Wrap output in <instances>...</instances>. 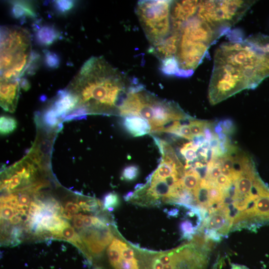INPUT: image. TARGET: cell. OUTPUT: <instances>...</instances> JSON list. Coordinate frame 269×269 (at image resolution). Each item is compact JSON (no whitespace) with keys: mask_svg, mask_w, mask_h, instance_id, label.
Here are the masks:
<instances>
[{"mask_svg":"<svg viewBox=\"0 0 269 269\" xmlns=\"http://www.w3.org/2000/svg\"><path fill=\"white\" fill-rule=\"evenodd\" d=\"M230 41L216 49L208 97L212 105L245 89H254L266 78L261 51L243 36H228Z\"/></svg>","mask_w":269,"mask_h":269,"instance_id":"1","label":"cell"},{"mask_svg":"<svg viewBox=\"0 0 269 269\" xmlns=\"http://www.w3.org/2000/svg\"><path fill=\"white\" fill-rule=\"evenodd\" d=\"M111 65L102 57L87 60L68 89L78 100L76 108L90 114H111L118 110L134 82Z\"/></svg>","mask_w":269,"mask_h":269,"instance_id":"2","label":"cell"},{"mask_svg":"<svg viewBox=\"0 0 269 269\" xmlns=\"http://www.w3.org/2000/svg\"><path fill=\"white\" fill-rule=\"evenodd\" d=\"M31 51L30 35L27 30L1 26L0 82H19Z\"/></svg>","mask_w":269,"mask_h":269,"instance_id":"3","label":"cell"},{"mask_svg":"<svg viewBox=\"0 0 269 269\" xmlns=\"http://www.w3.org/2000/svg\"><path fill=\"white\" fill-rule=\"evenodd\" d=\"M172 0H140L135 11L150 46L168 37L171 33Z\"/></svg>","mask_w":269,"mask_h":269,"instance_id":"4","label":"cell"},{"mask_svg":"<svg viewBox=\"0 0 269 269\" xmlns=\"http://www.w3.org/2000/svg\"><path fill=\"white\" fill-rule=\"evenodd\" d=\"M255 2L254 0H199L197 16L227 33Z\"/></svg>","mask_w":269,"mask_h":269,"instance_id":"5","label":"cell"},{"mask_svg":"<svg viewBox=\"0 0 269 269\" xmlns=\"http://www.w3.org/2000/svg\"><path fill=\"white\" fill-rule=\"evenodd\" d=\"M171 262L172 269H206L207 250L187 245L173 251Z\"/></svg>","mask_w":269,"mask_h":269,"instance_id":"6","label":"cell"},{"mask_svg":"<svg viewBox=\"0 0 269 269\" xmlns=\"http://www.w3.org/2000/svg\"><path fill=\"white\" fill-rule=\"evenodd\" d=\"M233 221L228 207L221 203L205 219L203 226L216 231L221 235H225L230 231Z\"/></svg>","mask_w":269,"mask_h":269,"instance_id":"7","label":"cell"},{"mask_svg":"<svg viewBox=\"0 0 269 269\" xmlns=\"http://www.w3.org/2000/svg\"><path fill=\"white\" fill-rule=\"evenodd\" d=\"M77 98L68 89L58 92L56 99L50 107L57 117L65 118L66 115L74 111L77 107Z\"/></svg>","mask_w":269,"mask_h":269,"instance_id":"8","label":"cell"},{"mask_svg":"<svg viewBox=\"0 0 269 269\" xmlns=\"http://www.w3.org/2000/svg\"><path fill=\"white\" fill-rule=\"evenodd\" d=\"M19 90V82H0V106L4 111L11 113L15 111Z\"/></svg>","mask_w":269,"mask_h":269,"instance_id":"9","label":"cell"},{"mask_svg":"<svg viewBox=\"0 0 269 269\" xmlns=\"http://www.w3.org/2000/svg\"><path fill=\"white\" fill-rule=\"evenodd\" d=\"M122 124L125 130L134 136H142L151 131L149 123L138 116L124 117Z\"/></svg>","mask_w":269,"mask_h":269,"instance_id":"10","label":"cell"},{"mask_svg":"<svg viewBox=\"0 0 269 269\" xmlns=\"http://www.w3.org/2000/svg\"><path fill=\"white\" fill-rule=\"evenodd\" d=\"M35 38L38 44L47 46L51 45L60 37V33L53 25H35Z\"/></svg>","mask_w":269,"mask_h":269,"instance_id":"11","label":"cell"},{"mask_svg":"<svg viewBox=\"0 0 269 269\" xmlns=\"http://www.w3.org/2000/svg\"><path fill=\"white\" fill-rule=\"evenodd\" d=\"M12 16L16 19L23 21L26 18H34L36 13L33 4L29 1L14 0L10 1Z\"/></svg>","mask_w":269,"mask_h":269,"instance_id":"12","label":"cell"},{"mask_svg":"<svg viewBox=\"0 0 269 269\" xmlns=\"http://www.w3.org/2000/svg\"><path fill=\"white\" fill-rule=\"evenodd\" d=\"M64 239L76 246L89 261L92 260V257L85 247L81 238L74 228L67 222L60 232L58 239Z\"/></svg>","mask_w":269,"mask_h":269,"instance_id":"13","label":"cell"},{"mask_svg":"<svg viewBox=\"0 0 269 269\" xmlns=\"http://www.w3.org/2000/svg\"><path fill=\"white\" fill-rule=\"evenodd\" d=\"M199 174L193 169L188 170L180 180L182 186L185 189L193 193L199 186L201 180Z\"/></svg>","mask_w":269,"mask_h":269,"instance_id":"14","label":"cell"},{"mask_svg":"<svg viewBox=\"0 0 269 269\" xmlns=\"http://www.w3.org/2000/svg\"><path fill=\"white\" fill-rule=\"evenodd\" d=\"M195 202L200 207L208 208L211 207L208 197V184L205 179H202L199 186L194 192Z\"/></svg>","mask_w":269,"mask_h":269,"instance_id":"15","label":"cell"},{"mask_svg":"<svg viewBox=\"0 0 269 269\" xmlns=\"http://www.w3.org/2000/svg\"><path fill=\"white\" fill-rule=\"evenodd\" d=\"M176 167V165L175 164H170L161 160L157 168L151 174L150 181L164 179L170 176L174 173Z\"/></svg>","mask_w":269,"mask_h":269,"instance_id":"16","label":"cell"},{"mask_svg":"<svg viewBox=\"0 0 269 269\" xmlns=\"http://www.w3.org/2000/svg\"><path fill=\"white\" fill-rule=\"evenodd\" d=\"M207 181L208 184V197L210 206L216 203H222L225 198V191L214 182Z\"/></svg>","mask_w":269,"mask_h":269,"instance_id":"17","label":"cell"},{"mask_svg":"<svg viewBox=\"0 0 269 269\" xmlns=\"http://www.w3.org/2000/svg\"><path fill=\"white\" fill-rule=\"evenodd\" d=\"M160 69L161 72L167 76H176L178 71V65L174 57L165 58L160 60Z\"/></svg>","mask_w":269,"mask_h":269,"instance_id":"18","label":"cell"},{"mask_svg":"<svg viewBox=\"0 0 269 269\" xmlns=\"http://www.w3.org/2000/svg\"><path fill=\"white\" fill-rule=\"evenodd\" d=\"M17 127V122L12 117L2 116L0 118V131L1 134L6 135L11 133Z\"/></svg>","mask_w":269,"mask_h":269,"instance_id":"19","label":"cell"},{"mask_svg":"<svg viewBox=\"0 0 269 269\" xmlns=\"http://www.w3.org/2000/svg\"><path fill=\"white\" fill-rule=\"evenodd\" d=\"M40 61V54L36 51L32 50L24 71V74H26L29 75L34 74L38 68Z\"/></svg>","mask_w":269,"mask_h":269,"instance_id":"20","label":"cell"},{"mask_svg":"<svg viewBox=\"0 0 269 269\" xmlns=\"http://www.w3.org/2000/svg\"><path fill=\"white\" fill-rule=\"evenodd\" d=\"M46 66L50 69L57 68L60 63L59 56L54 52L45 49L43 51Z\"/></svg>","mask_w":269,"mask_h":269,"instance_id":"21","label":"cell"},{"mask_svg":"<svg viewBox=\"0 0 269 269\" xmlns=\"http://www.w3.org/2000/svg\"><path fill=\"white\" fill-rule=\"evenodd\" d=\"M107 255L111 265L115 269L122 257L120 251L112 242L107 249Z\"/></svg>","mask_w":269,"mask_h":269,"instance_id":"22","label":"cell"},{"mask_svg":"<svg viewBox=\"0 0 269 269\" xmlns=\"http://www.w3.org/2000/svg\"><path fill=\"white\" fill-rule=\"evenodd\" d=\"M191 142L186 143L180 149V152L186 160L187 163L192 162L197 157V150Z\"/></svg>","mask_w":269,"mask_h":269,"instance_id":"23","label":"cell"},{"mask_svg":"<svg viewBox=\"0 0 269 269\" xmlns=\"http://www.w3.org/2000/svg\"><path fill=\"white\" fill-rule=\"evenodd\" d=\"M138 174V167L135 165H130L123 169L121 178L127 181H133L137 178Z\"/></svg>","mask_w":269,"mask_h":269,"instance_id":"24","label":"cell"},{"mask_svg":"<svg viewBox=\"0 0 269 269\" xmlns=\"http://www.w3.org/2000/svg\"><path fill=\"white\" fill-rule=\"evenodd\" d=\"M120 204V199L118 194L115 192H109L105 195L102 201V207L104 210L110 207H117Z\"/></svg>","mask_w":269,"mask_h":269,"instance_id":"25","label":"cell"},{"mask_svg":"<svg viewBox=\"0 0 269 269\" xmlns=\"http://www.w3.org/2000/svg\"><path fill=\"white\" fill-rule=\"evenodd\" d=\"M75 1L69 0H58L54 1V7L59 13L65 14L73 8Z\"/></svg>","mask_w":269,"mask_h":269,"instance_id":"26","label":"cell"},{"mask_svg":"<svg viewBox=\"0 0 269 269\" xmlns=\"http://www.w3.org/2000/svg\"><path fill=\"white\" fill-rule=\"evenodd\" d=\"M207 125V122L197 120H191L188 124L191 134L194 136L203 134Z\"/></svg>","mask_w":269,"mask_h":269,"instance_id":"27","label":"cell"},{"mask_svg":"<svg viewBox=\"0 0 269 269\" xmlns=\"http://www.w3.org/2000/svg\"><path fill=\"white\" fill-rule=\"evenodd\" d=\"M79 210L80 207L77 203L69 201L66 203L64 209H62L61 214L64 218L71 219Z\"/></svg>","mask_w":269,"mask_h":269,"instance_id":"28","label":"cell"},{"mask_svg":"<svg viewBox=\"0 0 269 269\" xmlns=\"http://www.w3.org/2000/svg\"><path fill=\"white\" fill-rule=\"evenodd\" d=\"M179 229L182 233L183 238L191 239L195 234V228L192 223L188 220H184L179 225Z\"/></svg>","mask_w":269,"mask_h":269,"instance_id":"29","label":"cell"},{"mask_svg":"<svg viewBox=\"0 0 269 269\" xmlns=\"http://www.w3.org/2000/svg\"><path fill=\"white\" fill-rule=\"evenodd\" d=\"M58 119L55 113L50 107H49L44 112L43 121L46 126L49 127L56 126L58 122Z\"/></svg>","mask_w":269,"mask_h":269,"instance_id":"30","label":"cell"},{"mask_svg":"<svg viewBox=\"0 0 269 269\" xmlns=\"http://www.w3.org/2000/svg\"><path fill=\"white\" fill-rule=\"evenodd\" d=\"M115 269H140L138 259L127 260L122 259Z\"/></svg>","mask_w":269,"mask_h":269,"instance_id":"31","label":"cell"},{"mask_svg":"<svg viewBox=\"0 0 269 269\" xmlns=\"http://www.w3.org/2000/svg\"><path fill=\"white\" fill-rule=\"evenodd\" d=\"M233 181L228 176L221 174L215 180L214 183L225 192L231 187Z\"/></svg>","mask_w":269,"mask_h":269,"instance_id":"32","label":"cell"},{"mask_svg":"<svg viewBox=\"0 0 269 269\" xmlns=\"http://www.w3.org/2000/svg\"><path fill=\"white\" fill-rule=\"evenodd\" d=\"M175 134L188 139H192L194 136L192 134L189 125H180L174 133Z\"/></svg>","mask_w":269,"mask_h":269,"instance_id":"33","label":"cell"},{"mask_svg":"<svg viewBox=\"0 0 269 269\" xmlns=\"http://www.w3.org/2000/svg\"><path fill=\"white\" fill-rule=\"evenodd\" d=\"M14 215V209L10 207H0V217L5 220L10 219Z\"/></svg>","mask_w":269,"mask_h":269,"instance_id":"34","label":"cell"},{"mask_svg":"<svg viewBox=\"0 0 269 269\" xmlns=\"http://www.w3.org/2000/svg\"><path fill=\"white\" fill-rule=\"evenodd\" d=\"M120 253L122 259L127 260H132L136 258H135V253L134 250L129 246L123 249L120 251Z\"/></svg>","mask_w":269,"mask_h":269,"instance_id":"35","label":"cell"},{"mask_svg":"<svg viewBox=\"0 0 269 269\" xmlns=\"http://www.w3.org/2000/svg\"><path fill=\"white\" fill-rule=\"evenodd\" d=\"M205 235L207 239H209L215 242H219L221 240V235L216 231L207 229L204 230Z\"/></svg>","mask_w":269,"mask_h":269,"instance_id":"36","label":"cell"},{"mask_svg":"<svg viewBox=\"0 0 269 269\" xmlns=\"http://www.w3.org/2000/svg\"><path fill=\"white\" fill-rule=\"evenodd\" d=\"M21 193L18 195V204L22 205H27L30 204V196L28 192L20 191Z\"/></svg>","mask_w":269,"mask_h":269,"instance_id":"37","label":"cell"},{"mask_svg":"<svg viewBox=\"0 0 269 269\" xmlns=\"http://www.w3.org/2000/svg\"><path fill=\"white\" fill-rule=\"evenodd\" d=\"M73 224L74 227L77 229H81L84 226V223L82 219V215H75L73 217Z\"/></svg>","mask_w":269,"mask_h":269,"instance_id":"38","label":"cell"},{"mask_svg":"<svg viewBox=\"0 0 269 269\" xmlns=\"http://www.w3.org/2000/svg\"><path fill=\"white\" fill-rule=\"evenodd\" d=\"M20 88L24 91H27L30 89V85L28 80L25 78H21L19 80Z\"/></svg>","mask_w":269,"mask_h":269,"instance_id":"39","label":"cell"},{"mask_svg":"<svg viewBox=\"0 0 269 269\" xmlns=\"http://www.w3.org/2000/svg\"><path fill=\"white\" fill-rule=\"evenodd\" d=\"M82 219L84 223V225L86 228H90L93 226V218L92 216L88 215H82Z\"/></svg>","mask_w":269,"mask_h":269,"instance_id":"40","label":"cell"},{"mask_svg":"<svg viewBox=\"0 0 269 269\" xmlns=\"http://www.w3.org/2000/svg\"><path fill=\"white\" fill-rule=\"evenodd\" d=\"M21 220L20 216L18 214L14 215L10 219L9 222L12 224H16Z\"/></svg>","mask_w":269,"mask_h":269,"instance_id":"41","label":"cell"},{"mask_svg":"<svg viewBox=\"0 0 269 269\" xmlns=\"http://www.w3.org/2000/svg\"><path fill=\"white\" fill-rule=\"evenodd\" d=\"M134 192H133V191H130L129 192H128L127 194H126L124 196H123V198H124V199L126 201H128L129 200H130L131 199H132L134 195Z\"/></svg>","mask_w":269,"mask_h":269,"instance_id":"42","label":"cell"},{"mask_svg":"<svg viewBox=\"0 0 269 269\" xmlns=\"http://www.w3.org/2000/svg\"><path fill=\"white\" fill-rule=\"evenodd\" d=\"M231 269H249L247 267L239 265L233 264L231 265Z\"/></svg>","mask_w":269,"mask_h":269,"instance_id":"43","label":"cell"},{"mask_svg":"<svg viewBox=\"0 0 269 269\" xmlns=\"http://www.w3.org/2000/svg\"><path fill=\"white\" fill-rule=\"evenodd\" d=\"M178 212V210L177 209H172L167 212V215L170 217H174L177 216Z\"/></svg>","mask_w":269,"mask_h":269,"instance_id":"44","label":"cell"},{"mask_svg":"<svg viewBox=\"0 0 269 269\" xmlns=\"http://www.w3.org/2000/svg\"><path fill=\"white\" fill-rule=\"evenodd\" d=\"M114 209H115V208L114 207H110V208H108L107 210L109 211V212H112L114 211Z\"/></svg>","mask_w":269,"mask_h":269,"instance_id":"45","label":"cell"},{"mask_svg":"<svg viewBox=\"0 0 269 269\" xmlns=\"http://www.w3.org/2000/svg\"><path fill=\"white\" fill-rule=\"evenodd\" d=\"M94 269H102L100 268H98V267H97V268H95Z\"/></svg>","mask_w":269,"mask_h":269,"instance_id":"46","label":"cell"}]
</instances>
